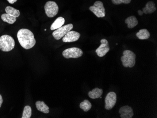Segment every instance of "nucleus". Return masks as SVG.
<instances>
[{
	"instance_id": "f257e3e1",
	"label": "nucleus",
	"mask_w": 157,
	"mask_h": 118,
	"mask_svg": "<svg viewBox=\"0 0 157 118\" xmlns=\"http://www.w3.org/2000/svg\"><path fill=\"white\" fill-rule=\"evenodd\" d=\"M17 38L20 45L25 50L32 48L36 44L34 34L27 29L19 30L17 33Z\"/></svg>"
},
{
	"instance_id": "f03ea898",
	"label": "nucleus",
	"mask_w": 157,
	"mask_h": 118,
	"mask_svg": "<svg viewBox=\"0 0 157 118\" xmlns=\"http://www.w3.org/2000/svg\"><path fill=\"white\" fill-rule=\"evenodd\" d=\"M15 45V40L11 36L5 34L0 37V50L2 51H10L14 48Z\"/></svg>"
},
{
	"instance_id": "7ed1b4c3",
	"label": "nucleus",
	"mask_w": 157,
	"mask_h": 118,
	"mask_svg": "<svg viewBox=\"0 0 157 118\" xmlns=\"http://www.w3.org/2000/svg\"><path fill=\"white\" fill-rule=\"evenodd\" d=\"M123 55L121 58L123 66L125 67H133L136 64V54L132 51L126 50L123 51Z\"/></svg>"
},
{
	"instance_id": "20e7f679",
	"label": "nucleus",
	"mask_w": 157,
	"mask_h": 118,
	"mask_svg": "<svg viewBox=\"0 0 157 118\" xmlns=\"http://www.w3.org/2000/svg\"><path fill=\"white\" fill-rule=\"evenodd\" d=\"M44 10L46 14L48 17H53L58 14L59 8L55 2L49 1L45 4Z\"/></svg>"
},
{
	"instance_id": "39448f33",
	"label": "nucleus",
	"mask_w": 157,
	"mask_h": 118,
	"mask_svg": "<svg viewBox=\"0 0 157 118\" xmlns=\"http://www.w3.org/2000/svg\"><path fill=\"white\" fill-rule=\"evenodd\" d=\"M89 9L98 17H104L105 16V10L102 2L97 1Z\"/></svg>"
},
{
	"instance_id": "423d86ee",
	"label": "nucleus",
	"mask_w": 157,
	"mask_h": 118,
	"mask_svg": "<svg viewBox=\"0 0 157 118\" xmlns=\"http://www.w3.org/2000/svg\"><path fill=\"white\" fill-rule=\"evenodd\" d=\"M73 27L74 26L72 24H69L61 26L59 29L55 30V31L53 32V36L56 40H59L65 36L68 32L72 30Z\"/></svg>"
},
{
	"instance_id": "0eeeda50",
	"label": "nucleus",
	"mask_w": 157,
	"mask_h": 118,
	"mask_svg": "<svg viewBox=\"0 0 157 118\" xmlns=\"http://www.w3.org/2000/svg\"><path fill=\"white\" fill-rule=\"evenodd\" d=\"M62 54L63 57L66 59H77L82 57L83 55V51L78 48H71L63 51Z\"/></svg>"
},
{
	"instance_id": "6e6552de",
	"label": "nucleus",
	"mask_w": 157,
	"mask_h": 118,
	"mask_svg": "<svg viewBox=\"0 0 157 118\" xmlns=\"http://www.w3.org/2000/svg\"><path fill=\"white\" fill-rule=\"evenodd\" d=\"M117 101V96L114 92H110L107 95L105 98V109L111 110L114 106Z\"/></svg>"
},
{
	"instance_id": "1a4fd4ad",
	"label": "nucleus",
	"mask_w": 157,
	"mask_h": 118,
	"mask_svg": "<svg viewBox=\"0 0 157 118\" xmlns=\"http://www.w3.org/2000/svg\"><path fill=\"white\" fill-rule=\"evenodd\" d=\"M101 45L96 51V53L99 57L105 56L110 51L109 43L105 39H103L101 40Z\"/></svg>"
},
{
	"instance_id": "9d476101",
	"label": "nucleus",
	"mask_w": 157,
	"mask_h": 118,
	"mask_svg": "<svg viewBox=\"0 0 157 118\" xmlns=\"http://www.w3.org/2000/svg\"><path fill=\"white\" fill-rule=\"evenodd\" d=\"M81 36V34L75 31H70L68 32L66 36L63 38V41L64 43H71L75 42L78 40Z\"/></svg>"
},
{
	"instance_id": "9b49d317",
	"label": "nucleus",
	"mask_w": 157,
	"mask_h": 118,
	"mask_svg": "<svg viewBox=\"0 0 157 118\" xmlns=\"http://www.w3.org/2000/svg\"><path fill=\"white\" fill-rule=\"evenodd\" d=\"M119 113L121 118H132L134 115L133 109L128 105L121 107L119 110Z\"/></svg>"
},
{
	"instance_id": "f8f14e48",
	"label": "nucleus",
	"mask_w": 157,
	"mask_h": 118,
	"mask_svg": "<svg viewBox=\"0 0 157 118\" xmlns=\"http://www.w3.org/2000/svg\"><path fill=\"white\" fill-rule=\"evenodd\" d=\"M155 4L153 2L149 1L146 3L145 7L143 8V11L145 14H151L155 12L156 10Z\"/></svg>"
},
{
	"instance_id": "ddd939ff",
	"label": "nucleus",
	"mask_w": 157,
	"mask_h": 118,
	"mask_svg": "<svg viewBox=\"0 0 157 118\" xmlns=\"http://www.w3.org/2000/svg\"><path fill=\"white\" fill-rule=\"evenodd\" d=\"M65 18L61 17H59L56 18L55 20V21L53 23L51 26V29L52 31L55 30L62 26L65 24Z\"/></svg>"
},
{
	"instance_id": "4468645a",
	"label": "nucleus",
	"mask_w": 157,
	"mask_h": 118,
	"mask_svg": "<svg viewBox=\"0 0 157 118\" xmlns=\"http://www.w3.org/2000/svg\"><path fill=\"white\" fill-rule=\"evenodd\" d=\"M37 109L44 113H48L49 112V107L43 101H38L35 103Z\"/></svg>"
},
{
	"instance_id": "2eb2a0df",
	"label": "nucleus",
	"mask_w": 157,
	"mask_h": 118,
	"mask_svg": "<svg viewBox=\"0 0 157 118\" xmlns=\"http://www.w3.org/2000/svg\"><path fill=\"white\" fill-rule=\"evenodd\" d=\"M125 23L128 25V29H132L137 25L138 22L136 17L131 16L126 18L125 20Z\"/></svg>"
},
{
	"instance_id": "dca6fc26",
	"label": "nucleus",
	"mask_w": 157,
	"mask_h": 118,
	"mask_svg": "<svg viewBox=\"0 0 157 118\" xmlns=\"http://www.w3.org/2000/svg\"><path fill=\"white\" fill-rule=\"evenodd\" d=\"M103 89L98 88H95L89 92V96L90 98L92 99H96L99 98L103 94Z\"/></svg>"
},
{
	"instance_id": "f3484780",
	"label": "nucleus",
	"mask_w": 157,
	"mask_h": 118,
	"mask_svg": "<svg viewBox=\"0 0 157 118\" xmlns=\"http://www.w3.org/2000/svg\"><path fill=\"white\" fill-rule=\"evenodd\" d=\"M1 18L3 22H5L10 24H13L17 20V17L10 15L7 13L3 14L1 16Z\"/></svg>"
},
{
	"instance_id": "a211bd4d",
	"label": "nucleus",
	"mask_w": 157,
	"mask_h": 118,
	"mask_svg": "<svg viewBox=\"0 0 157 118\" xmlns=\"http://www.w3.org/2000/svg\"><path fill=\"white\" fill-rule=\"evenodd\" d=\"M136 35L137 38L140 40L148 39L150 37V33L146 29L140 30Z\"/></svg>"
},
{
	"instance_id": "6ab92c4d",
	"label": "nucleus",
	"mask_w": 157,
	"mask_h": 118,
	"mask_svg": "<svg viewBox=\"0 0 157 118\" xmlns=\"http://www.w3.org/2000/svg\"><path fill=\"white\" fill-rule=\"evenodd\" d=\"M5 12L7 14L16 17H19L20 16V11L16 9L11 6H7L5 8Z\"/></svg>"
},
{
	"instance_id": "aec40b11",
	"label": "nucleus",
	"mask_w": 157,
	"mask_h": 118,
	"mask_svg": "<svg viewBox=\"0 0 157 118\" xmlns=\"http://www.w3.org/2000/svg\"><path fill=\"white\" fill-rule=\"evenodd\" d=\"M80 107L84 112H87L89 110H90L92 107V105L89 100L86 99L80 104Z\"/></svg>"
},
{
	"instance_id": "412c9836",
	"label": "nucleus",
	"mask_w": 157,
	"mask_h": 118,
	"mask_svg": "<svg viewBox=\"0 0 157 118\" xmlns=\"http://www.w3.org/2000/svg\"><path fill=\"white\" fill-rule=\"evenodd\" d=\"M32 115V109L30 106L26 105L24 107L22 118H30Z\"/></svg>"
},
{
	"instance_id": "4be33fe9",
	"label": "nucleus",
	"mask_w": 157,
	"mask_h": 118,
	"mask_svg": "<svg viewBox=\"0 0 157 118\" xmlns=\"http://www.w3.org/2000/svg\"><path fill=\"white\" fill-rule=\"evenodd\" d=\"M132 0H112V2L115 5H119L121 3L128 4L131 2Z\"/></svg>"
},
{
	"instance_id": "5701e85b",
	"label": "nucleus",
	"mask_w": 157,
	"mask_h": 118,
	"mask_svg": "<svg viewBox=\"0 0 157 118\" xmlns=\"http://www.w3.org/2000/svg\"><path fill=\"white\" fill-rule=\"evenodd\" d=\"M10 4H14L15 2H16L17 0H7Z\"/></svg>"
},
{
	"instance_id": "b1692460",
	"label": "nucleus",
	"mask_w": 157,
	"mask_h": 118,
	"mask_svg": "<svg viewBox=\"0 0 157 118\" xmlns=\"http://www.w3.org/2000/svg\"><path fill=\"white\" fill-rule=\"evenodd\" d=\"M2 103H3V99H2V96L1 95H0V108L1 107Z\"/></svg>"
},
{
	"instance_id": "393cba45",
	"label": "nucleus",
	"mask_w": 157,
	"mask_h": 118,
	"mask_svg": "<svg viewBox=\"0 0 157 118\" xmlns=\"http://www.w3.org/2000/svg\"><path fill=\"white\" fill-rule=\"evenodd\" d=\"M138 14L139 15L142 16L144 14L143 11H141V10H139L138 11Z\"/></svg>"
}]
</instances>
